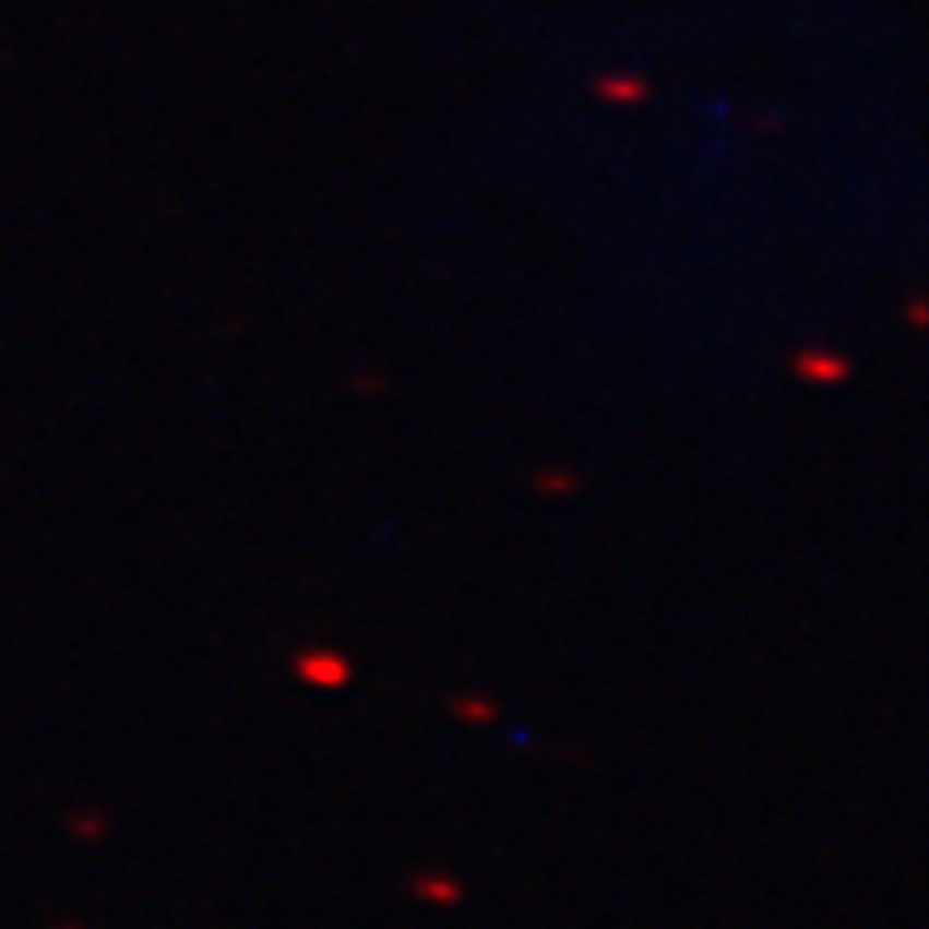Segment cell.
<instances>
[{
  "label": "cell",
  "mask_w": 929,
  "mask_h": 929,
  "mask_svg": "<svg viewBox=\"0 0 929 929\" xmlns=\"http://www.w3.org/2000/svg\"><path fill=\"white\" fill-rule=\"evenodd\" d=\"M603 91H607V95H638V86H624V82H620V86H616V82H607Z\"/></svg>",
  "instance_id": "obj_1"
}]
</instances>
